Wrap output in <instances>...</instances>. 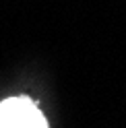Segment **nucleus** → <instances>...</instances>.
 <instances>
[{"label": "nucleus", "mask_w": 126, "mask_h": 128, "mask_svg": "<svg viewBox=\"0 0 126 128\" xmlns=\"http://www.w3.org/2000/svg\"><path fill=\"white\" fill-rule=\"evenodd\" d=\"M0 128H48L44 114L29 97L0 101Z\"/></svg>", "instance_id": "f257e3e1"}]
</instances>
